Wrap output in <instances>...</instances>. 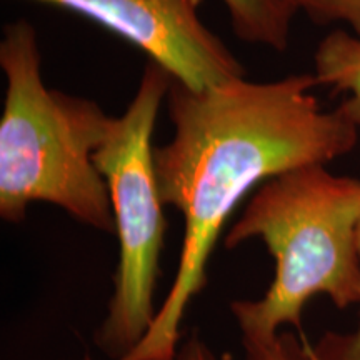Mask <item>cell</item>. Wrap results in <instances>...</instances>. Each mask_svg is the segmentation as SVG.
Wrapping results in <instances>:
<instances>
[{
	"mask_svg": "<svg viewBox=\"0 0 360 360\" xmlns=\"http://www.w3.org/2000/svg\"><path fill=\"white\" fill-rule=\"evenodd\" d=\"M317 85L314 74L270 82L240 77L204 90L172 79L165 101L174 137L154 147V165L162 204L175 207L186 224L182 250L150 330L120 360H175L180 323L207 285L220 232L252 188L354 150L359 127L340 105L322 110L312 94Z\"/></svg>",
	"mask_w": 360,
	"mask_h": 360,
	"instance_id": "1",
	"label": "cell"
},
{
	"mask_svg": "<svg viewBox=\"0 0 360 360\" xmlns=\"http://www.w3.org/2000/svg\"><path fill=\"white\" fill-rule=\"evenodd\" d=\"M360 180L307 165L265 180L224 238L233 249L260 238L276 259V277L259 300L231 310L242 337L274 339L300 328L309 299L327 295L337 309L360 304Z\"/></svg>",
	"mask_w": 360,
	"mask_h": 360,
	"instance_id": "2",
	"label": "cell"
},
{
	"mask_svg": "<svg viewBox=\"0 0 360 360\" xmlns=\"http://www.w3.org/2000/svg\"><path fill=\"white\" fill-rule=\"evenodd\" d=\"M0 67V217L20 224L32 202H47L96 231L115 233L109 188L94 152L110 117L97 102L45 87L35 27H4Z\"/></svg>",
	"mask_w": 360,
	"mask_h": 360,
	"instance_id": "3",
	"label": "cell"
},
{
	"mask_svg": "<svg viewBox=\"0 0 360 360\" xmlns=\"http://www.w3.org/2000/svg\"><path fill=\"white\" fill-rule=\"evenodd\" d=\"M172 77L155 62L143 69L141 84L120 117H110L105 139L94 152L109 188L120 244L109 310L94 335L109 360H120L141 344L157 315L154 294L167 220L162 210L154 165L157 115Z\"/></svg>",
	"mask_w": 360,
	"mask_h": 360,
	"instance_id": "4",
	"label": "cell"
},
{
	"mask_svg": "<svg viewBox=\"0 0 360 360\" xmlns=\"http://www.w3.org/2000/svg\"><path fill=\"white\" fill-rule=\"evenodd\" d=\"M97 22L137 45L192 90L245 77L247 70L219 35L202 22V0H32Z\"/></svg>",
	"mask_w": 360,
	"mask_h": 360,
	"instance_id": "5",
	"label": "cell"
},
{
	"mask_svg": "<svg viewBox=\"0 0 360 360\" xmlns=\"http://www.w3.org/2000/svg\"><path fill=\"white\" fill-rule=\"evenodd\" d=\"M315 79L332 94H349L340 109L360 129V35L337 29L319 44L314 53Z\"/></svg>",
	"mask_w": 360,
	"mask_h": 360,
	"instance_id": "6",
	"label": "cell"
},
{
	"mask_svg": "<svg viewBox=\"0 0 360 360\" xmlns=\"http://www.w3.org/2000/svg\"><path fill=\"white\" fill-rule=\"evenodd\" d=\"M233 34L242 42L265 45L277 52L289 47L295 12L283 0H224Z\"/></svg>",
	"mask_w": 360,
	"mask_h": 360,
	"instance_id": "7",
	"label": "cell"
},
{
	"mask_svg": "<svg viewBox=\"0 0 360 360\" xmlns=\"http://www.w3.org/2000/svg\"><path fill=\"white\" fill-rule=\"evenodd\" d=\"M292 11L304 12L317 25L344 22L360 35V0H283Z\"/></svg>",
	"mask_w": 360,
	"mask_h": 360,
	"instance_id": "8",
	"label": "cell"
},
{
	"mask_svg": "<svg viewBox=\"0 0 360 360\" xmlns=\"http://www.w3.org/2000/svg\"><path fill=\"white\" fill-rule=\"evenodd\" d=\"M245 360H310L307 345H299L294 335H277L274 339L242 337Z\"/></svg>",
	"mask_w": 360,
	"mask_h": 360,
	"instance_id": "9",
	"label": "cell"
},
{
	"mask_svg": "<svg viewBox=\"0 0 360 360\" xmlns=\"http://www.w3.org/2000/svg\"><path fill=\"white\" fill-rule=\"evenodd\" d=\"M357 245L360 257V222L357 229ZM310 360H360V323L350 335H337L328 332L317 347H307Z\"/></svg>",
	"mask_w": 360,
	"mask_h": 360,
	"instance_id": "10",
	"label": "cell"
},
{
	"mask_svg": "<svg viewBox=\"0 0 360 360\" xmlns=\"http://www.w3.org/2000/svg\"><path fill=\"white\" fill-rule=\"evenodd\" d=\"M175 360H217V357L199 335L191 334L182 345H179Z\"/></svg>",
	"mask_w": 360,
	"mask_h": 360,
	"instance_id": "11",
	"label": "cell"
}]
</instances>
